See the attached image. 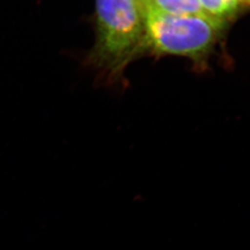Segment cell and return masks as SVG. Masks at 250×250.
Segmentation results:
<instances>
[{
	"label": "cell",
	"instance_id": "1",
	"mask_svg": "<svg viewBox=\"0 0 250 250\" xmlns=\"http://www.w3.org/2000/svg\"><path fill=\"white\" fill-rule=\"evenodd\" d=\"M94 61L116 73L146 46L143 11L135 0H96Z\"/></svg>",
	"mask_w": 250,
	"mask_h": 250
},
{
	"label": "cell",
	"instance_id": "3",
	"mask_svg": "<svg viewBox=\"0 0 250 250\" xmlns=\"http://www.w3.org/2000/svg\"><path fill=\"white\" fill-rule=\"evenodd\" d=\"M142 11L175 16L205 14L198 0H150Z\"/></svg>",
	"mask_w": 250,
	"mask_h": 250
},
{
	"label": "cell",
	"instance_id": "4",
	"mask_svg": "<svg viewBox=\"0 0 250 250\" xmlns=\"http://www.w3.org/2000/svg\"><path fill=\"white\" fill-rule=\"evenodd\" d=\"M198 2L205 14L222 22L233 17L241 4L238 0H198Z\"/></svg>",
	"mask_w": 250,
	"mask_h": 250
},
{
	"label": "cell",
	"instance_id": "2",
	"mask_svg": "<svg viewBox=\"0 0 250 250\" xmlns=\"http://www.w3.org/2000/svg\"><path fill=\"white\" fill-rule=\"evenodd\" d=\"M146 46L158 53L197 57L216 41L224 22L206 14H161L144 12Z\"/></svg>",
	"mask_w": 250,
	"mask_h": 250
},
{
	"label": "cell",
	"instance_id": "5",
	"mask_svg": "<svg viewBox=\"0 0 250 250\" xmlns=\"http://www.w3.org/2000/svg\"><path fill=\"white\" fill-rule=\"evenodd\" d=\"M135 1L138 3L142 10H143L148 5L150 0H135Z\"/></svg>",
	"mask_w": 250,
	"mask_h": 250
},
{
	"label": "cell",
	"instance_id": "6",
	"mask_svg": "<svg viewBox=\"0 0 250 250\" xmlns=\"http://www.w3.org/2000/svg\"><path fill=\"white\" fill-rule=\"evenodd\" d=\"M238 1L241 4L245 3V4L250 5V0H238Z\"/></svg>",
	"mask_w": 250,
	"mask_h": 250
}]
</instances>
